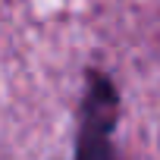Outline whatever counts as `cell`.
<instances>
[{
  "label": "cell",
  "mask_w": 160,
  "mask_h": 160,
  "mask_svg": "<svg viewBox=\"0 0 160 160\" xmlns=\"http://www.w3.org/2000/svg\"><path fill=\"white\" fill-rule=\"evenodd\" d=\"M113 126H116V88L107 75L88 72V91L82 104V132L75 144V160H116L113 157Z\"/></svg>",
  "instance_id": "6da1fadb"
}]
</instances>
